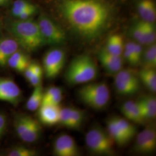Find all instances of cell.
<instances>
[{
	"label": "cell",
	"mask_w": 156,
	"mask_h": 156,
	"mask_svg": "<svg viewBox=\"0 0 156 156\" xmlns=\"http://www.w3.org/2000/svg\"><path fill=\"white\" fill-rule=\"evenodd\" d=\"M60 9L73 30L87 41L98 38L110 21L109 8L101 0H64Z\"/></svg>",
	"instance_id": "1"
},
{
	"label": "cell",
	"mask_w": 156,
	"mask_h": 156,
	"mask_svg": "<svg viewBox=\"0 0 156 156\" xmlns=\"http://www.w3.org/2000/svg\"><path fill=\"white\" fill-rule=\"evenodd\" d=\"M7 30L20 47L28 51H33L46 44L37 22L28 19H17L9 23Z\"/></svg>",
	"instance_id": "2"
},
{
	"label": "cell",
	"mask_w": 156,
	"mask_h": 156,
	"mask_svg": "<svg viewBox=\"0 0 156 156\" xmlns=\"http://www.w3.org/2000/svg\"><path fill=\"white\" fill-rule=\"evenodd\" d=\"M98 67L94 60L87 55H82L73 58L68 65L65 79L71 85L85 84L97 76Z\"/></svg>",
	"instance_id": "3"
},
{
	"label": "cell",
	"mask_w": 156,
	"mask_h": 156,
	"mask_svg": "<svg viewBox=\"0 0 156 156\" xmlns=\"http://www.w3.org/2000/svg\"><path fill=\"white\" fill-rule=\"evenodd\" d=\"M79 100L86 106L95 109H104L110 99V91L104 82L84 84L78 91Z\"/></svg>",
	"instance_id": "4"
},
{
	"label": "cell",
	"mask_w": 156,
	"mask_h": 156,
	"mask_svg": "<svg viewBox=\"0 0 156 156\" xmlns=\"http://www.w3.org/2000/svg\"><path fill=\"white\" fill-rule=\"evenodd\" d=\"M86 144L89 151L97 155L112 156L115 154L114 144L108 131L100 127L90 129L85 137Z\"/></svg>",
	"instance_id": "5"
},
{
	"label": "cell",
	"mask_w": 156,
	"mask_h": 156,
	"mask_svg": "<svg viewBox=\"0 0 156 156\" xmlns=\"http://www.w3.org/2000/svg\"><path fill=\"white\" fill-rule=\"evenodd\" d=\"M37 23L46 44L62 45L66 41V32L49 17L41 15Z\"/></svg>",
	"instance_id": "6"
},
{
	"label": "cell",
	"mask_w": 156,
	"mask_h": 156,
	"mask_svg": "<svg viewBox=\"0 0 156 156\" xmlns=\"http://www.w3.org/2000/svg\"><path fill=\"white\" fill-rule=\"evenodd\" d=\"M66 60V52L62 49L54 48L48 51L43 59V70L46 77L56 78L64 67Z\"/></svg>",
	"instance_id": "7"
},
{
	"label": "cell",
	"mask_w": 156,
	"mask_h": 156,
	"mask_svg": "<svg viewBox=\"0 0 156 156\" xmlns=\"http://www.w3.org/2000/svg\"><path fill=\"white\" fill-rule=\"evenodd\" d=\"M156 148V128L153 125L149 126L137 134L134 150L140 154H150Z\"/></svg>",
	"instance_id": "8"
},
{
	"label": "cell",
	"mask_w": 156,
	"mask_h": 156,
	"mask_svg": "<svg viewBox=\"0 0 156 156\" xmlns=\"http://www.w3.org/2000/svg\"><path fill=\"white\" fill-rule=\"evenodd\" d=\"M22 99V91L15 81L10 78L0 77V101L16 106Z\"/></svg>",
	"instance_id": "9"
},
{
	"label": "cell",
	"mask_w": 156,
	"mask_h": 156,
	"mask_svg": "<svg viewBox=\"0 0 156 156\" xmlns=\"http://www.w3.org/2000/svg\"><path fill=\"white\" fill-rule=\"evenodd\" d=\"M53 152L57 156H77L79 150L75 140L68 134H62L55 140Z\"/></svg>",
	"instance_id": "10"
},
{
	"label": "cell",
	"mask_w": 156,
	"mask_h": 156,
	"mask_svg": "<svg viewBox=\"0 0 156 156\" xmlns=\"http://www.w3.org/2000/svg\"><path fill=\"white\" fill-rule=\"evenodd\" d=\"M98 58L101 66L108 73L115 75L123 68V57L112 55L105 48L99 51Z\"/></svg>",
	"instance_id": "11"
},
{
	"label": "cell",
	"mask_w": 156,
	"mask_h": 156,
	"mask_svg": "<svg viewBox=\"0 0 156 156\" xmlns=\"http://www.w3.org/2000/svg\"><path fill=\"white\" fill-rule=\"evenodd\" d=\"M38 109V116L41 123L48 126L58 124L61 109L60 105L44 104L41 105Z\"/></svg>",
	"instance_id": "12"
},
{
	"label": "cell",
	"mask_w": 156,
	"mask_h": 156,
	"mask_svg": "<svg viewBox=\"0 0 156 156\" xmlns=\"http://www.w3.org/2000/svg\"><path fill=\"white\" fill-rule=\"evenodd\" d=\"M121 112L131 122L142 124L145 121L138 101L131 100L124 102L121 106Z\"/></svg>",
	"instance_id": "13"
},
{
	"label": "cell",
	"mask_w": 156,
	"mask_h": 156,
	"mask_svg": "<svg viewBox=\"0 0 156 156\" xmlns=\"http://www.w3.org/2000/svg\"><path fill=\"white\" fill-rule=\"evenodd\" d=\"M20 48L19 43L14 38L0 39V66H6L9 57L19 50Z\"/></svg>",
	"instance_id": "14"
},
{
	"label": "cell",
	"mask_w": 156,
	"mask_h": 156,
	"mask_svg": "<svg viewBox=\"0 0 156 156\" xmlns=\"http://www.w3.org/2000/svg\"><path fill=\"white\" fill-rule=\"evenodd\" d=\"M137 101L145 121L154 119L156 117V98L154 95H143Z\"/></svg>",
	"instance_id": "15"
},
{
	"label": "cell",
	"mask_w": 156,
	"mask_h": 156,
	"mask_svg": "<svg viewBox=\"0 0 156 156\" xmlns=\"http://www.w3.org/2000/svg\"><path fill=\"white\" fill-rule=\"evenodd\" d=\"M137 9L142 20L151 23L156 21V5L153 0H140Z\"/></svg>",
	"instance_id": "16"
},
{
	"label": "cell",
	"mask_w": 156,
	"mask_h": 156,
	"mask_svg": "<svg viewBox=\"0 0 156 156\" xmlns=\"http://www.w3.org/2000/svg\"><path fill=\"white\" fill-rule=\"evenodd\" d=\"M31 62L27 55L18 50L12 55L7 62V65L19 73H23Z\"/></svg>",
	"instance_id": "17"
},
{
	"label": "cell",
	"mask_w": 156,
	"mask_h": 156,
	"mask_svg": "<svg viewBox=\"0 0 156 156\" xmlns=\"http://www.w3.org/2000/svg\"><path fill=\"white\" fill-rule=\"evenodd\" d=\"M106 126L107 131L115 144L120 146H123L127 145L130 141L117 126L113 119V117L110 118L106 122Z\"/></svg>",
	"instance_id": "18"
},
{
	"label": "cell",
	"mask_w": 156,
	"mask_h": 156,
	"mask_svg": "<svg viewBox=\"0 0 156 156\" xmlns=\"http://www.w3.org/2000/svg\"><path fill=\"white\" fill-rule=\"evenodd\" d=\"M140 83H143L145 87L155 93L156 91V72L154 68L142 67L137 73Z\"/></svg>",
	"instance_id": "19"
},
{
	"label": "cell",
	"mask_w": 156,
	"mask_h": 156,
	"mask_svg": "<svg viewBox=\"0 0 156 156\" xmlns=\"http://www.w3.org/2000/svg\"><path fill=\"white\" fill-rule=\"evenodd\" d=\"M109 53L117 56H122L124 49V44L122 37L119 34H113L107 41L104 47Z\"/></svg>",
	"instance_id": "20"
},
{
	"label": "cell",
	"mask_w": 156,
	"mask_h": 156,
	"mask_svg": "<svg viewBox=\"0 0 156 156\" xmlns=\"http://www.w3.org/2000/svg\"><path fill=\"white\" fill-rule=\"evenodd\" d=\"M41 126L39 122L31 118L28 129L23 136L21 140L26 143H33L39 139L41 134Z\"/></svg>",
	"instance_id": "21"
},
{
	"label": "cell",
	"mask_w": 156,
	"mask_h": 156,
	"mask_svg": "<svg viewBox=\"0 0 156 156\" xmlns=\"http://www.w3.org/2000/svg\"><path fill=\"white\" fill-rule=\"evenodd\" d=\"M44 93V89L41 84L34 87L32 94L26 102V108L28 111H35L38 109L42 102Z\"/></svg>",
	"instance_id": "22"
},
{
	"label": "cell",
	"mask_w": 156,
	"mask_h": 156,
	"mask_svg": "<svg viewBox=\"0 0 156 156\" xmlns=\"http://www.w3.org/2000/svg\"><path fill=\"white\" fill-rule=\"evenodd\" d=\"M143 50L140 64L145 68H154L156 67V45L155 43L147 45Z\"/></svg>",
	"instance_id": "23"
},
{
	"label": "cell",
	"mask_w": 156,
	"mask_h": 156,
	"mask_svg": "<svg viewBox=\"0 0 156 156\" xmlns=\"http://www.w3.org/2000/svg\"><path fill=\"white\" fill-rule=\"evenodd\" d=\"M115 122L117 126L122 130L129 140H131L135 136L137 133V128L134 124L129 122L127 119L122 117L116 116L113 117Z\"/></svg>",
	"instance_id": "24"
},
{
	"label": "cell",
	"mask_w": 156,
	"mask_h": 156,
	"mask_svg": "<svg viewBox=\"0 0 156 156\" xmlns=\"http://www.w3.org/2000/svg\"><path fill=\"white\" fill-rule=\"evenodd\" d=\"M32 117L27 115H19L15 117L14 127L17 136L21 139L28 129Z\"/></svg>",
	"instance_id": "25"
},
{
	"label": "cell",
	"mask_w": 156,
	"mask_h": 156,
	"mask_svg": "<svg viewBox=\"0 0 156 156\" xmlns=\"http://www.w3.org/2000/svg\"><path fill=\"white\" fill-rule=\"evenodd\" d=\"M85 117V112L78 108H71L69 129H78L83 124Z\"/></svg>",
	"instance_id": "26"
},
{
	"label": "cell",
	"mask_w": 156,
	"mask_h": 156,
	"mask_svg": "<svg viewBox=\"0 0 156 156\" xmlns=\"http://www.w3.org/2000/svg\"><path fill=\"white\" fill-rule=\"evenodd\" d=\"M145 34L146 45H149L155 43L156 33L154 23L147 22L144 20L140 21Z\"/></svg>",
	"instance_id": "27"
},
{
	"label": "cell",
	"mask_w": 156,
	"mask_h": 156,
	"mask_svg": "<svg viewBox=\"0 0 156 156\" xmlns=\"http://www.w3.org/2000/svg\"><path fill=\"white\" fill-rule=\"evenodd\" d=\"M135 42L134 41H129L124 45L123 51V58L129 65L136 67V63L135 57Z\"/></svg>",
	"instance_id": "28"
},
{
	"label": "cell",
	"mask_w": 156,
	"mask_h": 156,
	"mask_svg": "<svg viewBox=\"0 0 156 156\" xmlns=\"http://www.w3.org/2000/svg\"><path fill=\"white\" fill-rule=\"evenodd\" d=\"M34 5L26 0H16L12 8V14L16 17L19 16L23 12L33 7Z\"/></svg>",
	"instance_id": "29"
},
{
	"label": "cell",
	"mask_w": 156,
	"mask_h": 156,
	"mask_svg": "<svg viewBox=\"0 0 156 156\" xmlns=\"http://www.w3.org/2000/svg\"><path fill=\"white\" fill-rule=\"evenodd\" d=\"M130 34L136 42H138L141 45H146L145 34L144 30L140 22L135 23L131 27L130 30Z\"/></svg>",
	"instance_id": "30"
},
{
	"label": "cell",
	"mask_w": 156,
	"mask_h": 156,
	"mask_svg": "<svg viewBox=\"0 0 156 156\" xmlns=\"http://www.w3.org/2000/svg\"><path fill=\"white\" fill-rule=\"evenodd\" d=\"M38 154L37 151L25 146H16L7 153L9 156H35Z\"/></svg>",
	"instance_id": "31"
},
{
	"label": "cell",
	"mask_w": 156,
	"mask_h": 156,
	"mask_svg": "<svg viewBox=\"0 0 156 156\" xmlns=\"http://www.w3.org/2000/svg\"><path fill=\"white\" fill-rule=\"evenodd\" d=\"M71 107H66L60 109L59 123L62 126L69 128L70 124Z\"/></svg>",
	"instance_id": "32"
},
{
	"label": "cell",
	"mask_w": 156,
	"mask_h": 156,
	"mask_svg": "<svg viewBox=\"0 0 156 156\" xmlns=\"http://www.w3.org/2000/svg\"><path fill=\"white\" fill-rule=\"evenodd\" d=\"M62 90L61 88L56 86H51L44 93L43 100L42 104H45L49 101L52 100L57 95L62 94ZM41 104V105H42Z\"/></svg>",
	"instance_id": "33"
},
{
	"label": "cell",
	"mask_w": 156,
	"mask_h": 156,
	"mask_svg": "<svg viewBox=\"0 0 156 156\" xmlns=\"http://www.w3.org/2000/svg\"><path fill=\"white\" fill-rule=\"evenodd\" d=\"M8 127V119L5 114L0 111V140L5 134Z\"/></svg>",
	"instance_id": "34"
},
{
	"label": "cell",
	"mask_w": 156,
	"mask_h": 156,
	"mask_svg": "<svg viewBox=\"0 0 156 156\" xmlns=\"http://www.w3.org/2000/svg\"><path fill=\"white\" fill-rule=\"evenodd\" d=\"M36 11H37V8L35 6H34L33 7L29 8L27 10L23 12L22 13H21L17 18H18V19H20V20L28 19L30 18V17L33 15L36 12Z\"/></svg>",
	"instance_id": "35"
},
{
	"label": "cell",
	"mask_w": 156,
	"mask_h": 156,
	"mask_svg": "<svg viewBox=\"0 0 156 156\" xmlns=\"http://www.w3.org/2000/svg\"><path fill=\"white\" fill-rule=\"evenodd\" d=\"M42 75L43 74H34L28 81L34 87H35L41 84Z\"/></svg>",
	"instance_id": "36"
},
{
	"label": "cell",
	"mask_w": 156,
	"mask_h": 156,
	"mask_svg": "<svg viewBox=\"0 0 156 156\" xmlns=\"http://www.w3.org/2000/svg\"><path fill=\"white\" fill-rule=\"evenodd\" d=\"M23 73L24 75V77L27 80H28L30 78H31V76L34 74L32 63H30V64L28 66V67L26 69V70Z\"/></svg>",
	"instance_id": "37"
},
{
	"label": "cell",
	"mask_w": 156,
	"mask_h": 156,
	"mask_svg": "<svg viewBox=\"0 0 156 156\" xmlns=\"http://www.w3.org/2000/svg\"><path fill=\"white\" fill-rule=\"evenodd\" d=\"M7 1H8V0H0V6L4 5L6 3Z\"/></svg>",
	"instance_id": "38"
}]
</instances>
